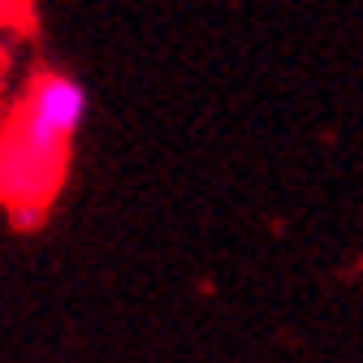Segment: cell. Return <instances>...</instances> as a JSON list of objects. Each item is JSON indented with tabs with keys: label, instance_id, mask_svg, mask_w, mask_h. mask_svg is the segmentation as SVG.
Instances as JSON below:
<instances>
[{
	"label": "cell",
	"instance_id": "6da1fadb",
	"mask_svg": "<svg viewBox=\"0 0 363 363\" xmlns=\"http://www.w3.org/2000/svg\"><path fill=\"white\" fill-rule=\"evenodd\" d=\"M91 96L74 74L43 69L30 78L9 125L0 130V203L18 225H39L69 173Z\"/></svg>",
	"mask_w": 363,
	"mask_h": 363
}]
</instances>
